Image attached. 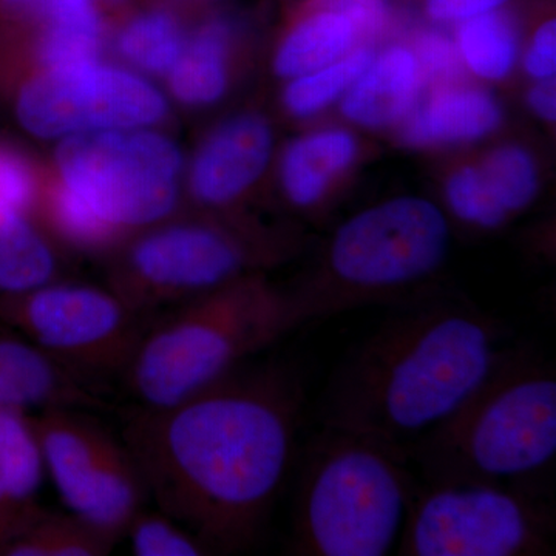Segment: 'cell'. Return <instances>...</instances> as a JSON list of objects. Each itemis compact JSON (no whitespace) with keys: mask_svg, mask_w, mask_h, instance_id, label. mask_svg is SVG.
Here are the masks:
<instances>
[{"mask_svg":"<svg viewBox=\"0 0 556 556\" xmlns=\"http://www.w3.org/2000/svg\"><path fill=\"white\" fill-rule=\"evenodd\" d=\"M302 407L291 368L241 365L177 404L139 407L124 444L156 508L208 554H241L257 543L287 479Z\"/></svg>","mask_w":556,"mask_h":556,"instance_id":"cell-1","label":"cell"},{"mask_svg":"<svg viewBox=\"0 0 556 556\" xmlns=\"http://www.w3.org/2000/svg\"><path fill=\"white\" fill-rule=\"evenodd\" d=\"M399 305L336 372L321 424L407 455L485 382L507 346L500 321L464 299L430 291Z\"/></svg>","mask_w":556,"mask_h":556,"instance_id":"cell-2","label":"cell"},{"mask_svg":"<svg viewBox=\"0 0 556 556\" xmlns=\"http://www.w3.org/2000/svg\"><path fill=\"white\" fill-rule=\"evenodd\" d=\"M427 482H490L527 492L554 467L556 375L527 348H508L492 375L407 450Z\"/></svg>","mask_w":556,"mask_h":556,"instance_id":"cell-3","label":"cell"},{"mask_svg":"<svg viewBox=\"0 0 556 556\" xmlns=\"http://www.w3.org/2000/svg\"><path fill=\"white\" fill-rule=\"evenodd\" d=\"M305 325L292 289L262 273L189 300L144 329L123 371L141 408L177 404Z\"/></svg>","mask_w":556,"mask_h":556,"instance_id":"cell-4","label":"cell"},{"mask_svg":"<svg viewBox=\"0 0 556 556\" xmlns=\"http://www.w3.org/2000/svg\"><path fill=\"white\" fill-rule=\"evenodd\" d=\"M452 223L437 200L391 197L332 230L308 276L292 289L303 321L430 292L453 248Z\"/></svg>","mask_w":556,"mask_h":556,"instance_id":"cell-5","label":"cell"},{"mask_svg":"<svg viewBox=\"0 0 556 556\" xmlns=\"http://www.w3.org/2000/svg\"><path fill=\"white\" fill-rule=\"evenodd\" d=\"M401 448L324 427L300 468L291 551L383 556L401 538L417 484Z\"/></svg>","mask_w":556,"mask_h":556,"instance_id":"cell-6","label":"cell"},{"mask_svg":"<svg viewBox=\"0 0 556 556\" xmlns=\"http://www.w3.org/2000/svg\"><path fill=\"white\" fill-rule=\"evenodd\" d=\"M295 247L294 237L233 215L164 225L139 236L124 252L110 289L146 317L276 265Z\"/></svg>","mask_w":556,"mask_h":556,"instance_id":"cell-7","label":"cell"},{"mask_svg":"<svg viewBox=\"0 0 556 556\" xmlns=\"http://www.w3.org/2000/svg\"><path fill=\"white\" fill-rule=\"evenodd\" d=\"M555 519L536 493L490 482L416 484L401 556L555 554Z\"/></svg>","mask_w":556,"mask_h":556,"instance_id":"cell-8","label":"cell"},{"mask_svg":"<svg viewBox=\"0 0 556 556\" xmlns=\"http://www.w3.org/2000/svg\"><path fill=\"white\" fill-rule=\"evenodd\" d=\"M62 185L121 233L163 222L177 204L181 153L152 131L72 135L56 153Z\"/></svg>","mask_w":556,"mask_h":556,"instance_id":"cell-9","label":"cell"},{"mask_svg":"<svg viewBox=\"0 0 556 556\" xmlns=\"http://www.w3.org/2000/svg\"><path fill=\"white\" fill-rule=\"evenodd\" d=\"M144 318L112 289L54 283L0 295V321L78 376L123 375Z\"/></svg>","mask_w":556,"mask_h":556,"instance_id":"cell-10","label":"cell"},{"mask_svg":"<svg viewBox=\"0 0 556 556\" xmlns=\"http://www.w3.org/2000/svg\"><path fill=\"white\" fill-rule=\"evenodd\" d=\"M35 426L62 503L119 541L149 500L130 450L78 408L40 409Z\"/></svg>","mask_w":556,"mask_h":556,"instance_id":"cell-11","label":"cell"},{"mask_svg":"<svg viewBox=\"0 0 556 556\" xmlns=\"http://www.w3.org/2000/svg\"><path fill=\"white\" fill-rule=\"evenodd\" d=\"M17 119L40 138L137 129L166 116L163 94L148 80L98 62L46 68L25 80L14 100Z\"/></svg>","mask_w":556,"mask_h":556,"instance_id":"cell-12","label":"cell"},{"mask_svg":"<svg viewBox=\"0 0 556 556\" xmlns=\"http://www.w3.org/2000/svg\"><path fill=\"white\" fill-rule=\"evenodd\" d=\"M289 139L278 156V189L300 218L321 222L345 199L376 148L339 119H320Z\"/></svg>","mask_w":556,"mask_h":556,"instance_id":"cell-13","label":"cell"},{"mask_svg":"<svg viewBox=\"0 0 556 556\" xmlns=\"http://www.w3.org/2000/svg\"><path fill=\"white\" fill-rule=\"evenodd\" d=\"M274 146L273 123L258 110H244L222 121L193 159V199L214 214L241 217L239 208L268 170Z\"/></svg>","mask_w":556,"mask_h":556,"instance_id":"cell-14","label":"cell"},{"mask_svg":"<svg viewBox=\"0 0 556 556\" xmlns=\"http://www.w3.org/2000/svg\"><path fill=\"white\" fill-rule=\"evenodd\" d=\"M507 127V105L497 90L467 78L427 87L388 139L397 149L442 155L478 148Z\"/></svg>","mask_w":556,"mask_h":556,"instance_id":"cell-15","label":"cell"},{"mask_svg":"<svg viewBox=\"0 0 556 556\" xmlns=\"http://www.w3.org/2000/svg\"><path fill=\"white\" fill-rule=\"evenodd\" d=\"M426 79L415 53L401 35L380 43L375 58L358 75L332 112L339 121L365 135L390 137L415 109Z\"/></svg>","mask_w":556,"mask_h":556,"instance_id":"cell-16","label":"cell"},{"mask_svg":"<svg viewBox=\"0 0 556 556\" xmlns=\"http://www.w3.org/2000/svg\"><path fill=\"white\" fill-rule=\"evenodd\" d=\"M371 42L342 0H302L274 47L270 70L281 80L298 78Z\"/></svg>","mask_w":556,"mask_h":556,"instance_id":"cell-17","label":"cell"},{"mask_svg":"<svg viewBox=\"0 0 556 556\" xmlns=\"http://www.w3.org/2000/svg\"><path fill=\"white\" fill-rule=\"evenodd\" d=\"M101 407V399L72 369L27 339L0 338V408Z\"/></svg>","mask_w":556,"mask_h":556,"instance_id":"cell-18","label":"cell"},{"mask_svg":"<svg viewBox=\"0 0 556 556\" xmlns=\"http://www.w3.org/2000/svg\"><path fill=\"white\" fill-rule=\"evenodd\" d=\"M46 473L35 416L0 408V529L9 543L42 514L36 496Z\"/></svg>","mask_w":556,"mask_h":556,"instance_id":"cell-19","label":"cell"},{"mask_svg":"<svg viewBox=\"0 0 556 556\" xmlns=\"http://www.w3.org/2000/svg\"><path fill=\"white\" fill-rule=\"evenodd\" d=\"M525 7L481 14L452 28L460 61L471 79L493 89H517Z\"/></svg>","mask_w":556,"mask_h":556,"instance_id":"cell-20","label":"cell"},{"mask_svg":"<svg viewBox=\"0 0 556 556\" xmlns=\"http://www.w3.org/2000/svg\"><path fill=\"white\" fill-rule=\"evenodd\" d=\"M473 149L497 203L511 223L517 222L546 189L547 164L538 142L507 129Z\"/></svg>","mask_w":556,"mask_h":556,"instance_id":"cell-21","label":"cell"},{"mask_svg":"<svg viewBox=\"0 0 556 556\" xmlns=\"http://www.w3.org/2000/svg\"><path fill=\"white\" fill-rule=\"evenodd\" d=\"M434 182L438 204L453 229H463L473 236H492L514 225L497 203L475 149L438 155Z\"/></svg>","mask_w":556,"mask_h":556,"instance_id":"cell-22","label":"cell"},{"mask_svg":"<svg viewBox=\"0 0 556 556\" xmlns=\"http://www.w3.org/2000/svg\"><path fill=\"white\" fill-rule=\"evenodd\" d=\"M233 28L228 21L207 22L185 46L170 70V87L185 104L204 108L223 100L232 78Z\"/></svg>","mask_w":556,"mask_h":556,"instance_id":"cell-23","label":"cell"},{"mask_svg":"<svg viewBox=\"0 0 556 556\" xmlns=\"http://www.w3.org/2000/svg\"><path fill=\"white\" fill-rule=\"evenodd\" d=\"M56 255L30 215L0 200V295L53 280Z\"/></svg>","mask_w":556,"mask_h":556,"instance_id":"cell-24","label":"cell"},{"mask_svg":"<svg viewBox=\"0 0 556 556\" xmlns=\"http://www.w3.org/2000/svg\"><path fill=\"white\" fill-rule=\"evenodd\" d=\"M380 43H364L331 64L285 80L280 94L285 115L302 124L325 119V113L336 109L354 80L367 68Z\"/></svg>","mask_w":556,"mask_h":556,"instance_id":"cell-25","label":"cell"},{"mask_svg":"<svg viewBox=\"0 0 556 556\" xmlns=\"http://www.w3.org/2000/svg\"><path fill=\"white\" fill-rule=\"evenodd\" d=\"M118 541L86 519L43 510L24 532L0 548L7 556H108Z\"/></svg>","mask_w":556,"mask_h":556,"instance_id":"cell-26","label":"cell"},{"mask_svg":"<svg viewBox=\"0 0 556 556\" xmlns=\"http://www.w3.org/2000/svg\"><path fill=\"white\" fill-rule=\"evenodd\" d=\"M185 49L181 30L166 13H149L131 21L118 39L127 61L146 72H170Z\"/></svg>","mask_w":556,"mask_h":556,"instance_id":"cell-27","label":"cell"},{"mask_svg":"<svg viewBox=\"0 0 556 556\" xmlns=\"http://www.w3.org/2000/svg\"><path fill=\"white\" fill-rule=\"evenodd\" d=\"M415 53L427 87L467 79L452 30L408 20L397 31Z\"/></svg>","mask_w":556,"mask_h":556,"instance_id":"cell-28","label":"cell"},{"mask_svg":"<svg viewBox=\"0 0 556 556\" xmlns=\"http://www.w3.org/2000/svg\"><path fill=\"white\" fill-rule=\"evenodd\" d=\"M519 84L556 76L555 0H532L522 13Z\"/></svg>","mask_w":556,"mask_h":556,"instance_id":"cell-29","label":"cell"},{"mask_svg":"<svg viewBox=\"0 0 556 556\" xmlns=\"http://www.w3.org/2000/svg\"><path fill=\"white\" fill-rule=\"evenodd\" d=\"M124 536L137 556H207L203 543L160 508L142 507L131 518Z\"/></svg>","mask_w":556,"mask_h":556,"instance_id":"cell-30","label":"cell"},{"mask_svg":"<svg viewBox=\"0 0 556 556\" xmlns=\"http://www.w3.org/2000/svg\"><path fill=\"white\" fill-rule=\"evenodd\" d=\"M51 219L62 239L78 248L91 251L108 248L119 240V233L64 185L56 190L51 201Z\"/></svg>","mask_w":556,"mask_h":556,"instance_id":"cell-31","label":"cell"},{"mask_svg":"<svg viewBox=\"0 0 556 556\" xmlns=\"http://www.w3.org/2000/svg\"><path fill=\"white\" fill-rule=\"evenodd\" d=\"M101 36V27L51 22L40 39L39 60L46 68L91 64L100 56Z\"/></svg>","mask_w":556,"mask_h":556,"instance_id":"cell-32","label":"cell"},{"mask_svg":"<svg viewBox=\"0 0 556 556\" xmlns=\"http://www.w3.org/2000/svg\"><path fill=\"white\" fill-rule=\"evenodd\" d=\"M532 0H396L399 10L408 20L452 30L460 22L493 13L519 9Z\"/></svg>","mask_w":556,"mask_h":556,"instance_id":"cell-33","label":"cell"},{"mask_svg":"<svg viewBox=\"0 0 556 556\" xmlns=\"http://www.w3.org/2000/svg\"><path fill=\"white\" fill-rule=\"evenodd\" d=\"M0 200L30 214L36 201V179L25 156L0 141Z\"/></svg>","mask_w":556,"mask_h":556,"instance_id":"cell-34","label":"cell"},{"mask_svg":"<svg viewBox=\"0 0 556 556\" xmlns=\"http://www.w3.org/2000/svg\"><path fill=\"white\" fill-rule=\"evenodd\" d=\"M521 86V101L527 115L540 124L547 134H555L556 126V78L525 80Z\"/></svg>","mask_w":556,"mask_h":556,"instance_id":"cell-35","label":"cell"},{"mask_svg":"<svg viewBox=\"0 0 556 556\" xmlns=\"http://www.w3.org/2000/svg\"><path fill=\"white\" fill-rule=\"evenodd\" d=\"M46 13L50 22L91 25L100 27L101 21L91 0H46Z\"/></svg>","mask_w":556,"mask_h":556,"instance_id":"cell-36","label":"cell"},{"mask_svg":"<svg viewBox=\"0 0 556 556\" xmlns=\"http://www.w3.org/2000/svg\"><path fill=\"white\" fill-rule=\"evenodd\" d=\"M7 541H9V538H7L5 532H3L2 529H0V548L5 546Z\"/></svg>","mask_w":556,"mask_h":556,"instance_id":"cell-37","label":"cell"}]
</instances>
